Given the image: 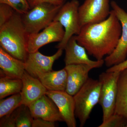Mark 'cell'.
<instances>
[{
	"label": "cell",
	"instance_id": "cell-1",
	"mask_svg": "<svg viewBox=\"0 0 127 127\" xmlns=\"http://www.w3.org/2000/svg\"><path fill=\"white\" fill-rule=\"evenodd\" d=\"M122 25L113 10L105 20L88 24L76 35L78 43L96 60L103 59L112 53L117 45L122 34Z\"/></svg>",
	"mask_w": 127,
	"mask_h": 127
},
{
	"label": "cell",
	"instance_id": "cell-2",
	"mask_svg": "<svg viewBox=\"0 0 127 127\" xmlns=\"http://www.w3.org/2000/svg\"><path fill=\"white\" fill-rule=\"evenodd\" d=\"M28 35L21 14L15 11L7 22L0 27V45L12 56L25 62L29 53Z\"/></svg>",
	"mask_w": 127,
	"mask_h": 127
},
{
	"label": "cell",
	"instance_id": "cell-3",
	"mask_svg": "<svg viewBox=\"0 0 127 127\" xmlns=\"http://www.w3.org/2000/svg\"><path fill=\"white\" fill-rule=\"evenodd\" d=\"M101 87L99 80L89 78L73 96L75 116L79 119L80 127L84 126L92 110L99 102Z\"/></svg>",
	"mask_w": 127,
	"mask_h": 127
},
{
	"label": "cell",
	"instance_id": "cell-4",
	"mask_svg": "<svg viewBox=\"0 0 127 127\" xmlns=\"http://www.w3.org/2000/svg\"><path fill=\"white\" fill-rule=\"evenodd\" d=\"M63 4L43 2L36 5L25 14L21 15L28 35L38 33L48 26L53 21Z\"/></svg>",
	"mask_w": 127,
	"mask_h": 127
},
{
	"label": "cell",
	"instance_id": "cell-5",
	"mask_svg": "<svg viewBox=\"0 0 127 127\" xmlns=\"http://www.w3.org/2000/svg\"><path fill=\"white\" fill-rule=\"evenodd\" d=\"M78 0H71L64 4L53 21L60 22L65 29L63 39L56 46L58 49L64 50L68 41L73 36L78 35L82 27L79 20Z\"/></svg>",
	"mask_w": 127,
	"mask_h": 127
},
{
	"label": "cell",
	"instance_id": "cell-6",
	"mask_svg": "<svg viewBox=\"0 0 127 127\" xmlns=\"http://www.w3.org/2000/svg\"><path fill=\"white\" fill-rule=\"evenodd\" d=\"M120 74L119 71H106L99 75L101 87L98 103L102 108V122L114 113Z\"/></svg>",
	"mask_w": 127,
	"mask_h": 127
},
{
	"label": "cell",
	"instance_id": "cell-7",
	"mask_svg": "<svg viewBox=\"0 0 127 127\" xmlns=\"http://www.w3.org/2000/svg\"><path fill=\"white\" fill-rule=\"evenodd\" d=\"M111 6L121 23L122 31L115 50L104 59L105 65L108 67L125 61L127 56V13L114 1H111Z\"/></svg>",
	"mask_w": 127,
	"mask_h": 127
},
{
	"label": "cell",
	"instance_id": "cell-8",
	"mask_svg": "<svg viewBox=\"0 0 127 127\" xmlns=\"http://www.w3.org/2000/svg\"><path fill=\"white\" fill-rule=\"evenodd\" d=\"M110 12L109 0H85L78 9L81 26L105 20Z\"/></svg>",
	"mask_w": 127,
	"mask_h": 127
},
{
	"label": "cell",
	"instance_id": "cell-9",
	"mask_svg": "<svg viewBox=\"0 0 127 127\" xmlns=\"http://www.w3.org/2000/svg\"><path fill=\"white\" fill-rule=\"evenodd\" d=\"M65 34V30L59 22L53 21L41 32L28 36V51L29 53L39 51L45 45L54 42H60Z\"/></svg>",
	"mask_w": 127,
	"mask_h": 127
},
{
	"label": "cell",
	"instance_id": "cell-10",
	"mask_svg": "<svg viewBox=\"0 0 127 127\" xmlns=\"http://www.w3.org/2000/svg\"><path fill=\"white\" fill-rule=\"evenodd\" d=\"M63 49H58L57 52L48 56L40 53L39 51L29 53L25 61V70L33 77L38 78L39 75L53 70L54 62L61 56Z\"/></svg>",
	"mask_w": 127,
	"mask_h": 127
},
{
	"label": "cell",
	"instance_id": "cell-11",
	"mask_svg": "<svg viewBox=\"0 0 127 127\" xmlns=\"http://www.w3.org/2000/svg\"><path fill=\"white\" fill-rule=\"evenodd\" d=\"M46 94L55 102L67 126L76 127L73 96L66 91H47Z\"/></svg>",
	"mask_w": 127,
	"mask_h": 127
},
{
	"label": "cell",
	"instance_id": "cell-12",
	"mask_svg": "<svg viewBox=\"0 0 127 127\" xmlns=\"http://www.w3.org/2000/svg\"><path fill=\"white\" fill-rule=\"evenodd\" d=\"M67 73V83L66 92L73 96L86 82L89 73L95 66L85 64H71L64 67Z\"/></svg>",
	"mask_w": 127,
	"mask_h": 127
},
{
	"label": "cell",
	"instance_id": "cell-13",
	"mask_svg": "<svg viewBox=\"0 0 127 127\" xmlns=\"http://www.w3.org/2000/svg\"><path fill=\"white\" fill-rule=\"evenodd\" d=\"M64 50L65 51L64 59L65 65L85 64L99 68L104 64L103 59L93 61L89 59L85 48L78 43L75 35L73 36L68 41Z\"/></svg>",
	"mask_w": 127,
	"mask_h": 127
},
{
	"label": "cell",
	"instance_id": "cell-14",
	"mask_svg": "<svg viewBox=\"0 0 127 127\" xmlns=\"http://www.w3.org/2000/svg\"><path fill=\"white\" fill-rule=\"evenodd\" d=\"M34 118H40L51 122H62L63 119L55 102L45 94L28 106Z\"/></svg>",
	"mask_w": 127,
	"mask_h": 127
},
{
	"label": "cell",
	"instance_id": "cell-15",
	"mask_svg": "<svg viewBox=\"0 0 127 127\" xmlns=\"http://www.w3.org/2000/svg\"><path fill=\"white\" fill-rule=\"evenodd\" d=\"M22 79L23 87L20 93L22 104L29 106L46 94L47 90L38 78L32 76L26 71Z\"/></svg>",
	"mask_w": 127,
	"mask_h": 127
},
{
	"label": "cell",
	"instance_id": "cell-16",
	"mask_svg": "<svg viewBox=\"0 0 127 127\" xmlns=\"http://www.w3.org/2000/svg\"><path fill=\"white\" fill-rule=\"evenodd\" d=\"M0 76L22 79L25 70L24 62L16 58L0 47Z\"/></svg>",
	"mask_w": 127,
	"mask_h": 127
},
{
	"label": "cell",
	"instance_id": "cell-17",
	"mask_svg": "<svg viewBox=\"0 0 127 127\" xmlns=\"http://www.w3.org/2000/svg\"><path fill=\"white\" fill-rule=\"evenodd\" d=\"M38 78L47 91H66L67 73L65 68L60 70H52L41 74Z\"/></svg>",
	"mask_w": 127,
	"mask_h": 127
},
{
	"label": "cell",
	"instance_id": "cell-18",
	"mask_svg": "<svg viewBox=\"0 0 127 127\" xmlns=\"http://www.w3.org/2000/svg\"><path fill=\"white\" fill-rule=\"evenodd\" d=\"M114 113L127 119V68L120 71Z\"/></svg>",
	"mask_w": 127,
	"mask_h": 127
},
{
	"label": "cell",
	"instance_id": "cell-19",
	"mask_svg": "<svg viewBox=\"0 0 127 127\" xmlns=\"http://www.w3.org/2000/svg\"><path fill=\"white\" fill-rule=\"evenodd\" d=\"M23 87L22 79L2 76L0 78V99L20 93Z\"/></svg>",
	"mask_w": 127,
	"mask_h": 127
},
{
	"label": "cell",
	"instance_id": "cell-20",
	"mask_svg": "<svg viewBox=\"0 0 127 127\" xmlns=\"http://www.w3.org/2000/svg\"><path fill=\"white\" fill-rule=\"evenodd\" d=\"M22 104V98L20 93L12 95L6 99H0V118L11 113Z\"/></svg>",
	"mask_w": 127,
	"mask_h": 127
},
{
	"label": "cell",
	"instance_id": "cell-21",
	"mask_svg": "<svg viewBox=\"0 0 127 127\" xmlns=\"http://www.w3.org/2000/svg\"><path fill=\"white\" fill-rule=\"evenodd\" d=\"M33 119L29 107L22 104L17 118L16 127H32Z\"/></svg>",
	"mask_w": 127,
	"mask_h": 127
},
{
	"label": "cell",
	"instance_id": "cell-22",
	"mask_svg": "<svg viewBox=\"0 0 127 127\" xmlns=\"http://www.w3.org/2000/svg\"><path fill=\"white\" fill-rule=\"evenodd\" d=\"M98 127H127V119L118 114L114 113Z\"/></svg>",
	"mask_w": 127,
	"mask_h": 127
},
{
	"label": "cell",
	"instance_id": "cell-23",
	"mask_svg": "<svg viewBox=\"0 0 127 127\" xmlns=\"http://www.w3.org/2000/svg\"><path fill=\"white\" fill-rule=\"evenodd\" d=\"M0 3L9 5L21 15L25 14L31 9L28 0H0Z\"/></svg>",
	"mask_w": 127,
	"mask_h": 127
},
{
	"label": "cell",
	"instance_id": "cell-24",
	"mask_svg": "<svg viewBox=\"0 0 127 127\" xmlns=\"http://www.w3.org/2000/svg\"><path fill=\"white\" fill-rule=\"evenodd\" d=\"M15 11L9 5L0 3V27L10 20Z\"/></svg>",
	"mask_w": 127,
	"mask_h": 127
},
{
	"label": "cell",
	"instance_id": "cell-25",
	"mask_svg": "<svg viewBox=\"0 0 127 127\" xmlns=\"http://www.w3.org/2000/svg\"><path fill=\"white\" fill-rule=\"evenodd\" d=\"M20 107L17 108L11 113L1 118L0 127H16V121Z\"/></svg>",
	"mask_w": 127,
	"mask_h": 127
},
{
	"label": "cell",
	"instance_id": "cell-26",
	"mask_svg": "<svg viewBox=\"0 0 127 127\" xmlns=\"http://www.w3.org/2000/svg\"><path fill=\"white\" fill-rule=\"evenodd\" d=\"M55 122L40 118H34L32 127H55Z\"/></svg>",
	"mask_w": 127,
	"mask_h": 127
},
{
	"label": "cell",
	"instance_id": "cell-27",
	"mask_svg": "<svg viewBox=\"0 0 127 127\" xmlns=\"http://www.w3.org/2000/svg\"><path fill=\"white\" fill-rule=\"evenodd\" d=\"M31 9L43 2H48L56 5H62L64 4V1L60 0H28Z\"/></svg>",
	"mask_w": 127,
	"mask_h": 127
},
{
	"label": "cell",
	"instance_id": "cell-28",
	"mask_svg": "<svg viewBox=\"0 0 127 127\" xmlns=\"http://www.w3.org/2000/svg\"><path fill=\"white\" fill-rule=\"evenodd\" d=\"M127 68V59L122 63L109 67L107 71H119Z\"/></svg>",
	"mask_w": 127,
	"mask_h": 127
},
{
	"label": "cell",
	"instance_id": "cell-29",
	"mask_svg": "<svg viewBox=\"0 0 127 127\" xmlns=\"http://www.w3.org/2000/svg\"><path fill=\"white\" fill-rule=\"evenodd\" d=\"M61 0L62 1H64V0Z\"/></svg>",
	"mask_w": 127,
	"mask_h": 127
}]
</instances>
